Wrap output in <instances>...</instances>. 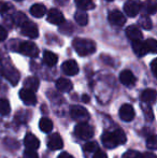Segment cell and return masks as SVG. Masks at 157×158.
Returning a JSON list of instances; mask_svg holds the SVG:
<instances>
[{
    "instance_id": "obj_1",
    "label": "cell",
    "mask_w": 157,
    "mask_h": 158,
    "mask_svg": "<svg viewBox=\"0 0 157 158\" xmlns=\"http://www.w3.org/2000/svg\"><path fill=\"white\" fill-rule=\"evenodd\" d=\"M127 138H126L125 132L121 129H116L113 131H105L101 137L103 145L108 148H114L121 144H124Z\"/></svg>"
},
{
    "instance_id": "obj_2",
    "label": "cell",
    "mask_w": 157,
    "mask_h": 158,
    "mask_svg": "<svg viewBox=\"0 0 157 158\" xmlns=\"http://www.w3.org/2000/svg\"><path fill=\"white\" fill-rule=\"evenodd\" d=\"M73 48L80 56H87V55H92L95 53L96 44L92 40L76 38L73 40Z\"/></svg>"
},
{
    "instance_id": "obj_3",
    "label": "cell",
    "mask_w": 157,
    "mask_h": 158,
    "mask_svg": "<svg viewBox=\"0 0 157 158\" xmlns=\"http://www.w3.org/2000/svg\"><path fill=\"white\" fill-rule=\"evenodd\" d=\"M74 133L78 138L82 140H88L93 138L95 130L90 125H88L86 122H81L74 128Z\"/></svg>"
},
{
    "instance_id": "obj_4",
    "label": "cell",
    "mask_w": 157,
    "mask_h": 158,
    "mask_svg": "<svg viewBox=\"0 0 157 158\" xmlns=\"http://www.w3.org/2000/svg\"><path fill=\"white\" fill-rule=\"evenodd\" d=\"M70 115L74 121L78 122H86L89 119V113L85 108L81 106H72L70 108Z\"/></svg>"
},
{
    "instance_id": "obj_5",
    "label": "cell",
    "mask_w": 157,
    "mask_h": 158,
    "mask_svg": "<svg viewBox=\"0 0 157 158\" xmlns=\"http://www.w3.org/2000/svg\"><path fill=\"white\" fill-rule=\"evenodd\" d=\"M19 51L22 53V54L26 55V56L29 57H37L39 55V48L34 42L30 41H26V42H22V44L19 45Z\"/></svg>"
},
{
    "instance_id": "obj_6",
    "label": "cell",
    "mask_w": 157,
    "mask_h": 158,
    "mask_svg": "<svg viewBox=\"0 0 157 158\" xmlns=\"http://www.w3.org/2000/svg\"><path fill=\"white\" fill-rule=\"evenodd\" d=\"M21 31L24 35L32 38V39H36L39 35L38 27H37L36 24L32 23V22H28V21L24 22L21 25Z\"/></svg>"
},
{
    "instance_id": "obj_7",
    "label": "cell",
    "mask_w": 157,
    "mask_h": 158,
    "mask_svg": "<svg viewBox=\"0 0 157 158\" xmlns=\"http://www.w3.org/2000/svg\"><path fill=\"white\" fill-rule=\"evenodd\" d=\"M19 98L26 106H35L37 102V97L35 95V92L28 89V88H22L19 90Z\"/></svg>"
},
{
    "instance_id": "obj_8",
    "label": "cell",
    "mask_w": 157,
    "mask_h": 158,
    "mask_svg": "<svg viewBox=\"0 0 157 158\" xmlns=\"http://www.w3.org/2000/svg\"><path fill=\"white\" fill-rule=\"evenodd\" d=\"M134 109L132 108V106L126 103L123 104L119 109V117H121L122 121L124 122H131L134 118Z\"/></svg>"
},
{
    "instance_id": "obj_9",
    "label": "cell",
    "mask_w": 157,
    "mask_h": 158,
    "mask_svg": "<svg viewBox=\"0 0 157 158\" xmlns=\"http://www.w3.org/2000/svg\"><path fill=\"white\" fill-rule=\"evenodd\" d=\"M48 22L53 25H61L65 23V17H64L63 13L57 9H51L48 13Z\"/></svg>"
},
{
    "instance_id": "obj_10",
    "label": "cell",
    "mask_w": 157,
    "mask_h": 158,
    "mask_svg": "<svg viewBox=\"0 0 157 158\" xmlns=\"http://www.w3.org/2000/svg\"><path fill=\"white\" fill-rule=\"evenodd\" d=\"M119 81L125 86H134L137 82V79L131 71L123 70L119 74Z\"/></svg>"
},
{
    "instance_id": "obj_11",
    "label": "cell",
    "mask_w": 157,
    "mask_h": 158,
    "mask_svg": "<svg viewBox=\"0 0 157 158\" xmlns=\"http://www.w3.org/2000/svg\"><path fill=\"white\" fill-rule=\"evenodd\" d=\"M109 22L114 26H123L126 23V19L123 15V13L118 10H113L109 13Z\"/></svg>"
},
{
    "instance_id": "obj_12",
    "label": "cell",
    "mask_w": 157,
    "mask_h": 158,
    "mask_svg": "<svg viewBox=\"0 0 157 158\" xmlns=\"http://www.w3.org/2000/svg\"><path fill=\"white\" fill-rule=\"evenodd\" d=\"M48 146L50 150H53V151H57V150L63 148L64 142H63V139L60 138V135H59L58 133H53V135H51L48 140Z\"/></svg>"
},
{
    "instance_id": "obj_13",
    "label": "cell",
    "mask_w": 157,
    "mask_h": 158,
    "mask_svg": "<svg viewBox=\"0 0 157 158\" xmlns=\"http://www.w3.org/2000/svg\"><path fill=\"white\" fill-rule=\"evenodd\" d=\"M61 69H63L65 74L70 75V77L78 74V72H79V66L74 60L65 61V63L63 64V66H61Z\"/></svg>"
},
{
    "instance_id": "obj_14",
    "label": "cell",
    "mask_w": 157,
    "mask_h": 158,
    "mask_svg": "<svg viewBox=\"0 0 157 158\" xmlns=\"http://www.w3.org/2000/svg\"><path fill=\"white\" fill-rule=\"evenodd\" d=\"M1 70H3L2 72H3L4 77H6V80H8L9 82H11L13 85H16V83L19 82V72H17L14 68H12V67H11V68L10 67H9V68H3V69H1Z\"/></svg>"
},
{
    "instance_id": "obj_15",
    "label": "cell",
    "mask_w": 157,
    "mask_h": 158,
    "mask_svg": "<svg viewBox=\"0 0 157 158\" xmlns=\"http://www.w3.org/2000/svg\"><path fill=\"white\" fill-rule=\"evenodd\" d=\"M24 145L26 146V148H29V150H37L40 146V142L35 135L27 133L24 139Z\"/></svg>"
},
{
    "instance_id": "obj_16",
    "label": "cell",
    "mask_w": 157,
    "mask_h": 158,
    "mask_svg": "<svg viewBox=\"0 0 157 158\" xmlns=\"http://www.w3.org/2000/svg\"><path fill=\"white\" fill-rule=\"evenodd\" d=\"M124 10L128 16L134 17L138 15L139 11H140V6L134 1H127L124 6Z\"/></svg>"
},
{
    "instance_id": "obj_17",
    "label": "cell",
    "mask_w": 157,
    "mask_h": 158,
    "mask_svg": "<svg viewBox=\"0 0 157 158\" xmlns=\"http://www.w3.org/2000/svg\"><path fill=\"white\" fill-rule=\"evenodd\" d=\"M132 48H134V52L136 53L137 56L142 57L144 55H147V50L145 43L142 42V40H136V41H132Z\"/></svg>"
},
{
    "instance_id": "obj_18",
    "label": "cell",
    "mask_w": 157,
    "mask_h": 158,
    "mask_svg": "<svg viewBox=\"0 0 157 158\" xmlns=\"http://www.w3.org/2000/svg\"><path fill=\"white\" fill-rule=\"evenodd\" d=\"M126 35L128 37V39L131 41H136V40H142V32L136 26H129L126 29Z\"/></svg>"
},
{
    "instance_id": "obj_19",
    "label": "cell",
    "mask_w": 157,
    "mask_h": 158,
    "mask_svg": "<svg viewBox=\"0 0 157 158\" xmlns=\"http://www.w3.org/2000/svg\"><path fill=\"white\" fill-rule=\"evenodd\" d=\"M73 85H72L71 81H69L68 79H58L56 81V88L59 90V92L63 93H68L72 89Z\"/></svg>"
},
{
    "instance_id": "obj_20",
    "label": "cell",
    "mask_w": 157,
    "mask_h": 158,
    "mask_svg": "<svg viewBox=\"0 0 157 158\" xmlns=\"http://www.w3.org/2000/svg\"><path fill=\"white\" fill-rule=\"evenodd\" d=\"M58 61V56L51 51H45L43 54V63L48 67H54Z\"/></svg>"
},
{
    "instance_id": "obj_21",
    "label": "cell",
    "mask_w": 157,
    "mask_h": 158,
    "mask_svg": "<svg viewBox=\"0 0 157 158\" xmlns=\"http://www.w3.org/2000/svg\"><path fill=\"white\" fill-rule=\"evenodd\" d=\"M141 100L143 102H147V103H154L156 100V92L155 89H149L143 90V93L141 94Z\"/></svg>"
},
{
    "instance_id": "obj_22",
    "label": "cell",
    "mask_w": 157,
    "mask_h": 158,
    "mask_svg": "<svg viewBox=\"0 0 157 158\" xmlns=\"http://www.w3.org/2000/svg\"><path fill=\"white\" fill-rule=\"evenodd\" d=\"M39 80L36 77H29L24 81V87L28 88L32 92H37L39 88Z\"/></svg>"
},
{
    "instance_id": "obj_23",
    "label": "cell",
    "mask_w": 157,
    "mask_h": 158,
    "mask_svg": "<svg viewBox=\"0 0 157 158\" xmlns=\"http://www.w3.org/2000/svg\"><path fill=\"white\" fill-rule=\"evenodd\" d=\"M46 13V8L43 4H34V6L30 8V14L35 17H42L44 16Z\"/></svg>"
},
{
    "instance_id": "obj_24",
    "label": "cell",
    "mask_w": 157,
    "mask_h": 158,
    "mask_svg": "<svg viewBox=\"0 0 157 158\" xmlns=\"http://www.w3.org/2000/svg\"><path fill=\"white\" fill-rule=\"evenodd\" d=\"M39 127L43 132L48 133L53 129V122L50 118H48V117H42L39 122Z\"/></svg>"
},
{
    "instance_id": "obj_25",
    "label": "cell",
    "mask_w": 157,
    "mask_h": 158,
    "mask_svg": "<svg viewBox=\"0 0 157 158\" xmlns=\"http://www.w3.org/2000/svg\"><path fill=\"white\" fill-rule=\"evenodd\" d=\"M76 4L80 10H93L96 6L93 0H76Z\"/></svg>"
},
{
    "instance_id": "obj_26",
    "label": "cell",
    "mask_w": 157,
    "mask_h": 158,
    "mask_svg": "<svg viewBox=\"0 0 157 158\" xmlns=\"http://www.w3.org/2000/svg\"><path fill=\"white\" fill-rule=\"evenodd\" d=\"M76 22L81 26H85L88 23V15L85 11H78L74 15Z\"/></svg>"
},
{
    "instance_id": "obj_27",
    "label": "cell",
    "mask_w": 157,
    "mask_h": 158,
    "mask_svg": "<svg viewBox=\"0 0 157 158\" xmlns=\"http://www.w3.org/2000/svg\"><path fill=\"white\" fill-rule=\"evenodd\" d=\"M11 111V106L10 103L6 99L4 98H0V115L2 116H6L10 113Z\"/></svg>"
},
{
    "instance_id": "obj_28",
    "label": "cell",
    "mask_w": 157,
    "mask_h": 158,
    "mask_svg": "<svg viewBox=\"0 0 157 158\" xmlns=\"http://www.w3.org/2000/svg\"><path fill=\"white\" fill-rule=\"evenodd\" d=\"M139 24L141 27H143L147 30L152 29V27H153V24H152V21L149 16H141V19H139Z\"/></svg>"
},
{
    "instance_id": "obj_29",
    "label": "cell",
    "mask_w": 157,
    "mask_h": 158,
    "mask_svg": "<svg viewBox=\"0 0 157 158\" xmlns=\"http://www.w3.org/2000/svg\"><path fill=\"white\" fill-rule=\"evenodd\" d=\"M145 46H147V52H151L153 54H155L157 52V42L155 39H149L144 42Z\"/></svg>"
},
{
    "instance_id": "obj_30",
    "label": "cell",
    "mask_w": 157,
    "mask_h": 158,
    "mask_svg": "<svg viewBox=\"0 0 157 158\" xmlns=\"http://www.w3.org/2000/svg\"><path fill=\"white\" fill-rule=\"evenodd\" d=\"M83 150L85 152H88V153H92V152H95V151L98 150V145H97L96 142H87V143L84 144L83 146Z\"/></svg>"
},
{
    "instance_id": "obj_31",
    "label": "cell",
    "mask_w": 157,
    "mask_h": 158,
    "mask_svg": "<svg viewBox=\"0 0 157 158\" xmlns=\"http://www.w3.org/2000/svg\"><path fill=\"white\" fill-rule=\"evenodd\" d=\"M123 158H142V154L134 150H129L123 155Z\"/></svg>"
},
{
    "instance_id": "obj_32",
    "label": "cell",
    "mask_w": 157,
    "mask_h": 158,
    "mask_svg": "<svg viewBox=\"0 0 157 158\" xmlns=\"http://www.w3.org/2000/svg\"><path fill=\"white\" fill-rule=\"evenodd\" d=\"M157 142H156V137L155 135H151V137H149V139H147V148L149 150H152V151H154V150H156V148H157Z\"/></svg>"
},
{
    "instance_id": "obj_33",
    "label": "cell",
    "mask_w": 157,
    "mask_h": 158,
    "mask_svg": "<svg viewBox=\"0 0 157 158\" xmlns=\"http://www.w3.org/2000/svg\"><path fill=\"white\" fill-rule=\"evenodd\" d=\"M13 19H14V22L17 24V25H22V24L24 23V22H26L27 19H26V16L23 14V13H16V14L13 16Z\"/></svg>"
},
{
    "instance_id": "obj_34",
    "label": "cell",
    "mask_w": 157,
    "mask_h": 158,
    "mask_svg": "<svg viewBox=\"0 0 157 158\" xmlns=\"http://www.w3.org/2000/svg\"><path fill=\"white\" fill-rule=\"evenodd\" d=\"M12 6L6 1H0V14H6L11 10Z\"/></svg>"
},
{
    "instance_id": "obj_35",
    "label": "cell",
    "mask_w": 157,
    "mask_h": 158,
    "mask_svg": "<svg viewBox=\"0 0 157 158\" xmlns=\"http://www.w3.org/2000/svg\"><path fill=\"white\" fill-rule=\"evenodd\" d=\"M145 6H147V11L149 13H151V14H154V13L156 12V3L155 1H153V0H151V1H147V3H145Z\"/></svg>"
},
{
    "instance_id": "obj_36",
    "label": "cell",
    "mask_w": 157,
    "mask_h": 158,
    "mask_svg": "<svg viewBox=\"0 0 157 158\" xmlns=\"http://www.w3.org/2000/svg\"><path fill=\"white\" fill-rule=\"evenodd\" d=\"M24 158H39L38 154H37L36 150H27L24 152Z\"/></svg>"
},
{
    "instance_id": "obj_37",
    "label": "cell",
    "mask_w": 157,
    "mask_h": 158,
    "mask_svg": "<svg viewBox=\"0 0 157 158\" xmlns=\"http://www.w3.org/2000/svg\"><path fill=\"white\" fill-rule=\"evenodd\" d=\"M151 70H152L153 75L156 77H157V72H156V70H157V59H154V60L151 63Z\"/></svg>"
},
{
    "instance_id": "obj_38",
    "label": "cell",
    "mask_w": 157,
    "mask_h": 158,
    "mask_svg": "<svg viewBox=\"0 0 157 158\" xmlns=\"http://www.w3.org/2000/svg\"><path fill=\"white\" fill-rule=\"evenodd\" d=\"M6 35H8V31L4 29L2 26H0V41H3L6 39Z\"/></svg>"
},
{
    "instance_id": "obj_39",
    "label": "cell",
    "mask_w": 157,
    "mask_h": 158,
    "mask_svg": "<svg viewBox=\"0 0 157 158\" xmlns=\"http://www.w3.org/2000/svg\"><path fill=\"white\" fill-rule=\"evenodd\" d=\"M93 158H108V156L102 151H97V152L95 151V154H94V156H93Z\"/></svg>"
},
{
    "instance_id": "obj_40",
    "label": "cell",
    "mask_w": 157,
    "mask_h": 158,
    "mask_svg": "<svg viewBox=\"0 0 157 158\" xmlns=\"http://www.w3.org/2000/svg\"><path fill=\"white\" fill-rule=\"evenodd\" d=\"M142 158H157L156 155L154 153H151V152H147L145 154L142 155Z\"/></svg>"
},
{
    "instance_id": "obj_41",
    "label": "cell",
    "mask_w": 157,
    "mask_h": 158,
    "mask_svg": "<svg viewBox=\"0 0 157 158\" xmlns=\"http://www.w3.org/2000/svg\"><path fill=\"white\" fill-rule=\"evenodd\" d=\"M58 158H74L73 156H71V155L69 154V153H66V152H63L60 155L58 156Z\"/></svg>"
},
{
    "instance_id": "obj_42",
    "label": "cell",
    "mask_w": 157,
    "mask_h": 158,
    "mask_svg": "<svg viewBox=\"0 0 157 158\" xmlns=\"http://www.w3.org/2000/svg\"><path fill=\"white\" fill-rule=\"evenodd\" d=\"M89 96H87V95H83L82 96V101L83 102H85V103H88L89 102Z\"/></svg>"
},
{
    "instance_id": "obj_43",
    "label": "cell",
    "mask_w": 157,
    "mask_h": 158,
    "mask_svg": "<svg viewBox=\"0 0 157 158\" xmlns=\"http://www.w3.org/2000/svg\"><path fill=\"white\" fill-rule=\"evenodd\" d=\"M1 69H2V67H1V64H0V72H1Z\"/></svg>"
},
{
    "instance_id": "obj_44",
    "label": "cell",
    "mask_w": 157,
    "mask_h": 158,
    "mask_svg": "<svg viewBox=\"0 0 157 158\" xmlns=\"http://www.w3.org/2000/svg\"><path fill=\"white\" fill-rule=\"evenodd\" d=\"M107 1H113V0H107Z\"/></svg>"
},
{
    "instance_id": "obj_45",
    "label": "cell",
    "mask_w": 157,
    "mask_h": 158,
    "mask_svg": "<svg viewBox=\"0 0 157 158\" xmlns=\"http://www.w3.org/2000/svg\"><path fill=\"white\" fill-rule=\"evenodd\" d=\"M16 1H22V0H16Z\"/></svg>"
}]
</instances>
